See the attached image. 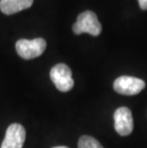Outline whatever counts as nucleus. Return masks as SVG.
<instances>
[{
    "label": "nucleus",
    "mask_w": 147,
    "mask_h": 148,
    "mask_svg": "<svg viewBox=\"0 0 147 148\" xmlns=\"http://www.w3.org/2000/svg\"><path fill=\"white\" fill-rule=\"evenodd\" d=\"M50 77L60 92H69L74 87V79L72 77V71L64 63H59L54 66L50 72Z\"/></svg>",
    "instance_id": "7ed1b4c3"
},
{
    "label": "nucleus",
    "mask_w": 147,
    "mask_h": 148,
    "mask_svg": "<svg viewBox=\"0 0 147 148\" xmlns=\"http://www.w3.org/2000/svg\"><path fill=\"white\" fill-rule=\"evenodd\" d=\"M142 10H147V0H137Z\"/></svg>",
    "instance_id": "1a4fd4ad"
},
{
    "label": "nucleus",
    "mask_w": 147,
    "mask_h": 148,
    "mask_svg": "<svg viewBox=\"0 0 147 148\" xmlns=\"http://www.w3.org/2000/svg\"><path fill=\"white\" fill-rule=\"evenodd\" d=\"M26 138L25 128L19 123H12L6 130L1 148H22Z\"/></svg>",
    "instance_id": "423d86ee"
},
{
    "label": "nucleus",
    "mask_w": 147,
    "mask_h": 148,
    "mask_svg": "<svg viewBox=\"0 0 147 148\" xmlns=\"http://www.w3.org/2000/svg\"><path fill=\"white\" fill-rule=\"evenodd\" d=\"M34 0H0V10L5 14H14L30 8Z\"/></svg>",
    "instance_id": "0eeeda50"
},
{
    "label": "nucleus",
    "mask_w": 147,
    "mask_h": 148,
    "mask_svg": "<svg viewBox=\"0 0 147 148\" xmlns=\"http://www.w3.org/2000/svg\"><path fill=\"white\" fill-rule=\"evenodd\" d=\"M53 148H68L66 146H55V147H53Z\"/></svg>",
    "instance_id": "9d476101"
},
{
    "label": "nucleus",
    "mask_w": 147,
    "mask_h": 148,
    "mask_svg": "<svg viewBox=\"0 0 147 148\" xmlns=\"http://www.w3.org/2000/svg\"><path fill=\"white\" fill-rule=\"evenodd\" d=\"M45 39L38 37L34 39H19L15 44L17 53L24 59H33L41 56L46 50Z\"/></svg>",
    "instance_id": "f03ea898"
},
{
    "label": "nucleus",
    "mask_w": 147,
    "mask_h": 148,
    "mask_svg": "<svg viewBox=\"0 0 147 148\" xmlns=\"http://www.w3.org/2000/svg\"><path fill=\"white\" fill-rule=\"evenodd\" d=\"M115 130L120 136H128L133 132L134 121L132 112L127 107H120L114 114Z\"/></svg>",
    "instance_id": "39448f33"
},
{
    "label": "nucleus",
    "mask_w": 147,
    "mask_h": 148,
    "mask_svg": "<svg viewBox=\"0 0 147 148\" xmlns=\"http://www.w3.org/2000/svg\"><path fill=\"white\" fill-rule=\"evenodd\" d=\"M145 88V82L140 78L122 75L114 81V90L120 95L135 96Z\"/></svg>",
    "instance_id": "20e7f679"
},
{
    "label": "nucleus",
    "mask_w": 147,
    "mask_h": 148,
    "mask_svg": "<svg viewBox=\"0 0 147 148\" xmlns=\"http://www.w3.org/2000/svg\"><path fill=\"white\" fill-rule=\"evenodd\" d=\"M79 148H103V146L95 138L82 136L79 140Z\"/></svg>",
    "instance_id": "6e6552de"
},
{
    "label": "nucleus",
    "mask_w": 147,
    "mask_h": 148,
    "mask_svg": "<svg viewBox=\"0 0 147 148\" xmlns=\"http://www.w3.org/2000/svg\"><path fill=\"white\" fill-rule=\"evenodd\" d=\"M101 24L98 21V16L95 12L91 11L81 12L73 26V31L76 34L87 33L94 36H98L101 34Z\"/></svg>",
    "instance_id": "f257e3e1"
}]
</instances>
